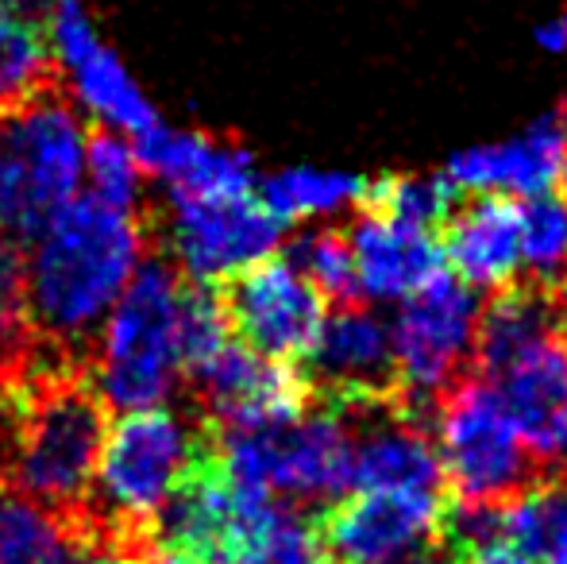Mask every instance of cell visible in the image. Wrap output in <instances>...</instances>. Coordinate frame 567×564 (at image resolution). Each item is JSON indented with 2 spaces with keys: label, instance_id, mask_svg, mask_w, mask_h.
<instances>
[{
  "label": "cell",
  "instance_id": "1",
  "mask_svg": "<svg viewBox=\"0 0 567 564\" xmlns=\"http://www.w3.org/2000/svg\"><path fill=\"white\" fill-rule=\"evenodd\" d=\"M151 248H158L151 209L120 213L97 194L62 205L28 248V314L39 348L90 363L97 329Z\"/></svg>",
  "mask_w": 567,
  "mask_h": 564
},
{
  "label": "cell",
  "instance_id": "2",
  "mask_svg": "<svg viewBox=\"0 0 567 564\" xmlns=\"http://www.w3.org/2000/svg\"><path fill=\"white\" fill-rule=\"evenodd\" d=\"M20 452L8 483L59 511L85 506L113 422L93 368L35 348L20 371Z\"/></svg>",
  "mask_w": 567,
  "mask_h": 564
},
{
  "label": "cell",
  "instance_id": "3",
  "mask_svg": "<svg viewBox=\"0 0 567 564\" xmlns=\"http://www.w3.org/2000/svg\"><path fill=\"white\" fill-rule=\"evenodd\" d=\"M178 294L182 271L163 248H151L116 298L90 360L113 410L163 407L178 387Z\"/></svg>",
  "mask_w": 567,
  "mask_h": 564
},
{
  "label": "cell",
  "instance_id": "4",
  "mask_svg": "<svg viewBox=\"0 0 567 564\" xmlns=\"http://www.w3.org/2000/svg\"><path fill=\"white\" fill-rule=\"evenodd\" d=\"M85 129L66 90L0 116V236L23 252L78 197Z\"/></svg>",
  "mask_w": 567,
  "mask_h": 564
},
{
  "label": "cell",
  "instance_id": "5",
  "mask_svg": "<svg viewBox=\"0 0 567 564\" xmlns=\"http://www.w3.org/2000/svg\"><path fill=\"white\" fill-rule=\"evenodd\" d=\"M209 449V422L186 410H127L105 437L90 506L101 519L155 537V519Z\"/></svg>",
  "mask_w": 567,
  "mask_h": 564
},
{
  "label": "cell",
  "instance_id": "6",
  "mask_svg": "<svg viewBox=\"0 0 567 564\" xmlns=\"http://www.w3.org/2000/svg\"><path fill=\"white\" fill-rule=\"evenodd\" d=\"M213 429L225 472L275 499H340L351 491L355 429L337 402L267 429Z\"/></svg>",
  "mask_w": 567,
  "mask_h": 564
},
{
  "label": "cell",
  "instance_id": "7",
  "mask_svg": "<svg viewBox=\"0 0 567 564\" xmlns=\"http://www.w3.org/2000/svg\"><path fill=\"white\" fill-rule=\"evenodd\" d=\"M433 444L460 506L509 503L537 475V460L491 379L463 376L436 399Z\"/></svg>",
  "mask_w": 567,
  "mask_h": 564
},
{
  "label": "cell",
  "instance_id": "8",
  "mask_svg": "<svg viewBox=\"0 0 567 564\" xmlns=\"http://www.w3.org/2000/svg\"><path fill=\"white\" fill-rule=\"evenodd\" d=\"M483 306L478 290L460 283L452 271L421 286L390 321L394 340V399L417 414V407L436 402L452 383L463 379V368L475 356Z\"/></svg>",
  "mask_w": 567,
  "mask_h": 564
},
{
  "label": "cell",
  "instance_id": "9",
  "mask_svg": "<svg viewBox=\"0 0 567 564\" xmlns=\"http://www.w3.org/2000/svg\"><path fill=\"white\" fill-rule=\"evenodd\" d=\"M155 217V213H151ZM282 221L255 189L244 194H171L166 217H155L158 248L182 279L217 286L262 264L282 244Z\"/></svg>",
  "mask_w": 567,
  "mask_h": 564
},
{
  "label": "cell",
  "instance_id": "10",
  "mask_svg": "<svg viewBox=\"0 0 567 564\" xmlns=\"http://www.w3.org/2000/svg\"><path fill=\"white\" fill-rule=\"evenodd\" d=\"M444 519V491L374 488L340 495L317 522V534L329 564H394L441 542Z\"/></svg>",
  "mask_w": 567,
  "mask_h": 564
},
{
  "label": "cell",
  "instance_id": "11",
  "mask_svg": "<svg viewBox=\"0 0 567 564\" xmlns=\"http://www.w3.org/2000/svg\"><path fill=\"white\" fill-rule=\"evenodd\" d=\"M213 290L225 306L231 337L278 363L306 360L329 317V301L290 259L270 256Z\"/></svg>",
  "mask_w": 567,
  "mask_h": 564
},
{
  "label": "cell",
  "instance_id": "12",
  "mask_svg": "<svg viewBox=\"0 0 567 564\" xmlns=\"http://www.w3.org/2000/svg\"><path fill=\"white\" fill-rule=\"evenodd\" d=\"M189 383L217 429H267L309 410V379L293 363H278L231 340L225 352Z\"/></svg>",
  "mask_w": 567,
  "mask_h": 564
},
{
  "label": "cell",
  "instance_id": "13",
  "mask_svg": "<svg viewBox=\"0 0 567 564\" xmlns=\"http://www.w3.org/2000/svg\"><path fill=\"white\" fill-rule=\"evenodd\" d=\"M444 178L455 194L540 197L567 178V116L545 113L506 143H486L449 158Z\"/></svg>",
  "mask_w": 567,
  "mask_h": 564
},
{
  "label": "cell",
  "instance_id": "14",
  "mask_svg": "<svg viewBox=\"0 0 567 564\" xmlns=\"http://www.w3.org/2000/svg\"><path fill=\"white\" fill-rule=\"evenodd\" d=\"M486 379L498 387L537 468L567 464V345L560 332L522 348Z\"/></svg>",
  "mask_w": 567,
  "mask_h": 564
},
{
  "label": "cell",
  "instance_id": "15",
  "mask_svg": "<svg viewBox=\"0 0 567 564\" xmlns=\"http://www.w3.org/2000/svg\"><path fill=\"white\" fill-rule=\"evenodd\" d=\"M309 387H321L332 402L386 399L394 394V340L390 321L374 309L348 301L324 317L313 348L306 356Z\"/></svg>",
  "mask_w": 567,
  "mask_h": 564
},
{
  "label": "cell",
  "instance_id": "16",
  "mask_svg": "<svg viewBox=\"0 0 567 564\" xmlns=\"http://www.w3.org/2000/svg\"><path fill=\"white\" fill-rule=\"evenodd\" d=\"M343 236L355 259L359 301H405L449 271L444 244L433 228L386 217L379 209H367Z\"/></svg>",
  "mask_w": 567,
  "mask_h": 564
},
{
  "label": "cell",
  "instance_id": "17",
  "mask_svg": "<svg viewBox=\"0 0 567 564\" xmlns=\"http://www.w3.org/2000/svg\"><path fill=\"white\" fill-rule=\"evenodd\" d=\"M54 51L62 54L70 70H74L78 98L101 116V121L116 124V129L143 136V132L158 129V116L151 109V101L140 93V85L127 78V70L116 62L113 51L97 43L90 20H85L78 0H59L51 20Z\"/></svg>",
  "mask_w": 567,
  "mask_h": 564
},
{
  "label": "cell",
  "instance_id": "18",
  "mask_svg": "<svg viewBox=\"0 0 567 564\" xmlns=\"http://www.w3.org/2000/svg\"><path fill=\"white\" fill-rule=\"evenodd\" d=\"M444 264L471 290H506L522 275V209L514 197L478 194L444 221Z\"/></svg>",
  "mask_w": 567,
  "mask_h": 564
},
{
  "label": "cell",
  "instance_id": "19",
  "mask_svg": "<svg viewBox=\"0 0 567 564\" xmlns=\"http://www.w3.org/2000/svg\"><path fill=\"white\" fill-rule=\"evenodd\" d=\"M135 158L147 174L166 178L171 194H244L255 189V158L244 143L205 132L158 129L135 136Z\"/></svg>",
  "mask_w": 567,
  "mask_h": 564
},
{
  "label": "cell",
  "instance_id": "20",
  "mask_svg": "<svg viewBox=\"0 0 567 564\" xmlns=\"http://www.w3.org/2000/svg\"><path fill=\"white\" fill-rule=\"evenodd\" d=\"M0 564H93L85 506L59 511L0 483Z\"/></svg>",
  "mask_w": 567,
  "mask_h": 564
},
{
  "label": "cell",
  "instance_id": "21",
  "mask_svg": "<svg viewBox=\"0 0 567 564\" xmlns=\"http://www.w3.org/2000/svg\"><path fill=\"white\" fill-rule=\"evenodd\" d=\"M54 90H66L54 35L43 20L16 8L12 0H0V116Z\"/></svg>",
  "mask_w": 567,
  "mask_h": 564
},
{
  "label": "cell",
  "instance_id": "22",
  "mask_svg": "<svg viewBox=\"0 0 567 564\" xmlns=\"http://www.w3.org/2000/svg\"><path fill=\"white\" fill-rule=\"evenodd\" d=\"M371 182L348 171H317V166H290L262 182L259 197L282 225L329 221L348 209H367Z\"/></svg>",
  "mask_w": 567,
  "mask_h": 564
},
{
  "label": "cell",
  "instance_id": "23",
  "mask_svg": "<svg viewBox=\"0 0 567 564\" xmlns=\"http://www.w3.org/2000/svg\"><path fill=\"white\" fill-rule=\"evenodd\" d=\"M556 332V306L540 286H506L498 290L494 306L483 314L478 325V345L475 360L483 363V371H498L506 360H514L522 348L537 345L540 337Z\"/></svg>",
  "mask_w": 567,
  "mask_h": 564
},
{
  "label": "cell",
  "instance_id": "24",
  "mask_svg": "<svg viewBox=\"0 0 567 564\" xmlns=\"http://www.w3.org/2000/svg\"><path fill=\"white\" fill-rule=\"evenodd\" d=\"M231 329L217 290L205 283L182 279L178 294V363L182 379H194L231 345Z\"/></svg>",
  "mask_w": 567,
  "mask_h": 564
},
{
  "label": "cell",
  "instance_id": "25",
  "mask_svg": "<svg viewBox=\"0 0 567 564\" xmlns=\"http://www.w3.org/2000/svg\"><path fill=\"white\" fill-rule=\"evenodd\" d=\"M39 337L28 314V252L0 236V371L20 376Z\"/></svg>",
  "mask_w": 567,
  "mask_h": 564
},
{
  "label": "cell",
  "instance_id": "26",
  "mask_svg": "<svg viewBox=\"0 0 567 564\" xmlns=\"http://www.w3.org/2000/svg\"><path fill=\"white\" fill-rule=\"evenodd\" d=\"M522 209V271L537 283L567 279V194L525 197Z\"/></svg>",
  "mask_w": 567,
  "mask_h": 564
},
{
  "label": "cell",
  "instance_id": "27",
  "mask_svg": "<svg viewBox=\"0 0 567 564\" xmlns=\"http://www.w3.org/2000/svg\"><path fill=\"white\" fill-rule=\"evenodd\" d=\"M455 189L444 174H390L382 182H371L367 209H379L386 217L410 221L421 228H436L452 217Z\"/></svg>",
  "mask_w": 567,
  "mask_h": 564
},
{
  "label": "cell",
  "instance_id": "28",
  "mask_svg": "<svg viewBox=\"0 0 567 564\" xmlns=\"http://www.w3.org/2000/svg\"><path fill=\"white\" fill-rule=\"evenodd\" d=\"M85 163L101 202L120 213H143V166L135 147H127L109 129H85Z\"/></svg>",
  "mask_w": 567,
  "mask_h": 564
},
{
  "label": "cell",
  "instance_id": "29",
  "mask_svg": "<svg viewBox=\"0 0 567 564\" xmlns=\"http://www.w3.org/2000/svg\"><path fill=\"white\" fill-rule=\"evenodd\" d=\"M290 264L321 290L324 301H359L355 259H351L348 236L337 228H309L306 236L293 240Z\"/></svg>",
  "mask_w": 567,
  "mask_h": 564
},
{
  "label": "cell",
  "instance_id": "30",
  "mask_svg": "<svg viewBox=\"0 0 567 564\" xmlns=\"http://www.w3.org/2000/svg\"><path fill=\"white\" fill-rule=\"evenodd\" d=\"M20 376L0 371V483L12 480L16 452H20Z\"/></svg>",
  "mask_w": 567,
  "mask_h": 564
},
{
  "label": "cell",
  "instance_id": "31",
  "mask_svg": "<svg viewBox=\"0 0 567 564\" xmlns=\"http://www.w3.org/2000/svg\"><path fill=\"white\" fill-rule=\"evenodd\" d=\"M537 43L545 47V51L560 54L567 51V16H556V20H545L537 28Z\"/></svg>",
  "mask_w": 567,
  "mask_h": 564
},
{
  "label": "cell",
  "instance_id": "32",
  "mask_svg": "<svg viewBox=\"0 0 567 564\" xmlns=\"http://www.w3.org/2000/svg\"><path fill=\"white\" fill-rule=\"evenodd\" d=\"M553 306H556V325H560V337H564V345H567V279L560 283V298H553Z\"/></svg>",
  "mask_w": 567,
  "mask_h": 564
},
{
  "label": "cell",
  "instance_id": "33",
  "mask_svg": "<svg viewBox=\"0 0 567 564\" xmlns=\"http://www.w3.org/2000/svg\"><path fill=\"white\" fill-rule=\"evenodd\" d=\"M394 564H441L433 553H417V557H405V561H394Z\"/></svg>",
  "mask_w": 567,
  "mask_h": 564
},
{
  "label": "cell",
  "instance_id": "34",
  "mask_svg": "<svg viewBox=\"0 0 567 564\" xmlns=\"http://www.w3.org/2000/svg\"><path fill=\"white\" fill-rule=\"evenodd\" d=\"M16 8H23V12H31V8H39V0H12Z\"/></svg>",
  "mask_w": 567,
  "mask_h": 564
},
{
  "label": "cell",
  "instance_id": "35",
  "mask_svg": "<svg viewBox=\"0 0 567 564\" xmlns=\"http://www.w3.org/2000/svg\"><path fill=\"white\" fill-rule=\"evenodd\" d=\"M564 182H567V178H564Z\"/></svg>",
  "mask_w": 567,
  "mask_h": 564
}]
</instances>
